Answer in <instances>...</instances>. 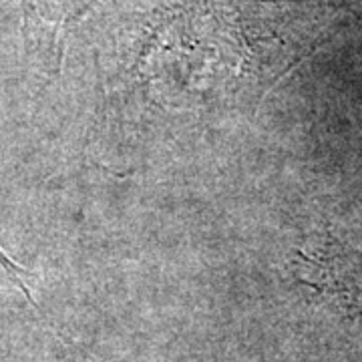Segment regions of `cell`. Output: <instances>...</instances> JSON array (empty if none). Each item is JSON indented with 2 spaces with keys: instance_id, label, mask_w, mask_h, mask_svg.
I'll use <instances>...</instances> for the list:
<instances>
[{
  "instance_id": "cell-1",
  "label": "cell",
  "mask_w": 362,
  "mask_h": 362,
  "mask_svg": "<svg viewBox=\"0 0 362 362\" xmlns=\"http://www.w3.org/2000/svg\"><path fill=\"white\" fill-rule=\"evenodd\" d=\"M302 270L310 272V282L332 294L362 320V216L334 223L318 246L300 252Z\"/></svg>"
},
{
  "instance_id": "cell-2",
  "label": "cell",
  "mask_w": 362,
  "mask_h": 362,
  "mask_svg": "<svg viewBox=\"0 0 362 362\" xmlns=\"http://www.w3.org/2000/svg\"><path fill=\"white\" fill-rule=\"evenodd\" d=\"M0 266L4 268V272L11 276V280H13L14 284L18 286L23 292H25V296L33 302V296H30V290L26 288V282H25V270L18 266V264H14L13 259L8 258V254L2 250V246H0Z\"/></svg>"
}]
</instances>
